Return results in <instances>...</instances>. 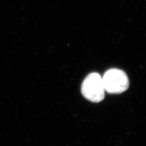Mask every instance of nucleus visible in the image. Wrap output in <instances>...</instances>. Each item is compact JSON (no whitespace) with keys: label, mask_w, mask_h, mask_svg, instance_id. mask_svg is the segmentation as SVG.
Masks as SVG:
<instances>
[{"label":"nucleus","mask_w":146,"mask_h":146,"mask_svg":"<svg viewBox=\"0 0 146 146\" xmlns=\"http://www.w3.org/2000/svg\"><path fill=\"white\" fill-rule=\"evenodd\" d=\"M105 88L102 77L96 72L91 73L82 82L81 92L84 96L93 102H99L104 99Z\"/></svg>","instance_id":"f257e3e1"},{"label":"nucleus","mask_w":146,"mask_h":146,"mask_svg":"<svg viewBox=\"0 0 146 146\" xmlns=\"http://www.w3.org/2000/svg\"><path fill=\"white\" fill-rule=\"evenodd\" d=\"M106 91L110 94H119L124 92L129 86V80L123 71L112 68L107 70L102 77Z\"/></svg>","instance_id":"f03ea898"}]
</instances>
